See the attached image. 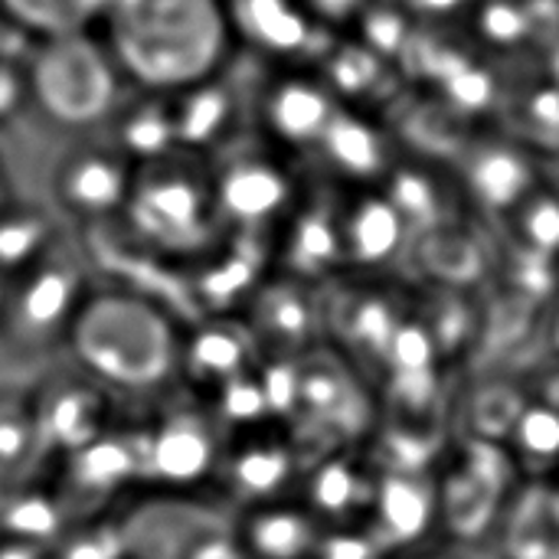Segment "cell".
I'll return each mask as SVG.
<instances>
[{"label": "cell", "mask_w": 559, "mask_h": 559, "mask_svg": "<svg viewBox=\"0 0 559 559\" xmlns=\"http://www.w3.org/2000/svg\"><path fill=\"white\" fill-rule=\"evenodd\" d=\"M183 331L187 324L167 305L95 285L72 324L66 360L128 409H151L183 393Z\"/></svg>", "instance_id": "obj_1"}, {"label": "cell", "mask_w": 559, "mask_h": 559, "mask_svg": "<svg viewBox=\"0 0 559 559\" xmlns=\"http://www.w3.org/2000/svg\"><path fill=\"white\" fill-rule=\"evenodd\" d=\"M233 36L226 0H121L105 43L128 85L174 95L223 75Z\"/></svg>", "instance_id": "obj_2"}, {"label": "cell", "mask_w": 559, "mask_h": 559, "mask_svg": "<svg viewBox=\"0 0 559 559\" xmlns=\"http://www.w3.org/2000/svg\"><path fill=\"white\" fill-rule=\"evenodd\" d=\"M95 285L85 246L72 229L10 275L0 308V383H33L69 357L72 324Z\"/></svg>", "instance_id": "obj_3"}, {"label": "cell", "mask_w": 559, "mask_h": 559, "mask_svg": "<svg viewBox=\"0 0 559 559\" xmlns=\"http://www.w3.org/2000/svg\"><path fill=\"white\" fill-rule=\"evenodd\" d=\"M203 160L190 151H170L134 167L121 223L157 259L200 262L223 233L213 170Z\"/></svg>", "instance_id": "obj_4"}, {"label": "cell", "mask_w": 559, "mask_h": 559, "mask_svg": "<svg viewBox=\"0 0 559 559\" xmlns=\"http://www.w3.org/2000/svg\"><path fill=\"white\" fill-rule=\"evenodd\" d=\"M29 108L62 131H88L124 105V75L105 39L88 29L36 39L26 56Z\"/></svg>", "instance_id": "obj_5"}, {"label": "cell", "mask_w": 559, "mask_h": 559, "mask_svg": "<svg viewBox=\"0 0 559 559\" xmlns=\"http://www.w3.org/2000/svg\"><path fill=\"white\" fill-rule=\"evenodd\" d=\"M141 439V488L151 495L190 498V491L213 485L223 452L226 429L200 400L180 393L160 406L138 409Z\"/></svg>", "instance_id": "obj_6"}, {"label": "cell", "mask_w": 559, "mask_h": 559, "mask_svg": "<svg viewBox=\"0 0 559 559\" xmlns=\"http://www.w3.org/2000/svg\"><path fill=\"white\" fill-rule=\"evenodd\" d=\"M134 160L115 141H88L66 147L49 167L46 203L72 233H85L118 219L131 197Z\"/></svg>", "instance_id": "obj_7"}, {"label": "cell", "mask_w": 559, "mask_h": 559, "mask_svg": "<svg viewBox=\"0 0 559 559\" xmlns=\"http://www.w3.org/2000/svg\"><path fill=\"white\" fill-rule=\"evenodd\" d=\"M33 403L52 459L92 445L95 439L111 432L128 413L124 403H118L105 386H98L69 360L33 380Z\"/></svg>", "instance_id": "obj_8"}, {"label": "cell", "mask_w": 559, "mask_h": 559, "mask_svg": "<svg viewBox=\"0 0 559 559\" xmlns=\"http://www.w3.org/2000/svg\"><path fill=\"white\" fill-rule=\"evenodd\" d=\"M305 465L288 439V432H272V426L229 436L216 481L223 508L229 518L262 508L272 501H285L295 485H301Z\"/></svg>", "instance_id": "obj_9"}, {"label": "cell", "mask_w": 559, "mask_h": 559, "mask_svg": "<svg viewBox=\"0 0 559 559\" xmlns=\"http://www.w3.org/2000/svg\"><path fill=\"white\" fill-rule=\"evenodd\" d=\"M242 324L262 364H295L305 354L324 347L321 295L292 275L262 282L246 301Z\"/></svg>", "instance_id": "obj_10"}, {"label": "cell", "mask_w": 559, "mask_h": 559, "mask_svg": "<svg viewBox=\"0 0 559 559\" xmlns=\"http://www.w3.org/2000/svg\"><path fill=\"white\" fill-rule=\"evenodd\" d=\"M213 170V193L223 226L255 233L269 223H285L295 200V183L278 157L233 154Z\"/></svg>", "instance_id": "obj_11"}, {"label": "cell", "mask_w": 559, "mask_h": 559, "mask_svg": "<svg viewBox=\"0 0 559 559\" xmlns=\"http://www.w3.org/2000/svg\"><path fill=\"white\" fill-rule=\"evenodd\" d=\"M259 350L242 324V318H200L183 331V360L180 383L183 393L206 403L239 377L259 370Z\"/></svg>", "instance_id": "obj_12"}, {"label": "cell", "mask_w": 559, "mask_h": 559, "mask_svg": "<svg viewBox=\"0 0 559 559\" xmlns=\"http://www.w3.org/2000/svg\"><path fill=\"white\" fill-rule=\"evenodd\" d=\"M52 462L36 419L33 383H0V514L43 488Z\"/></svg>", "instance_id": "obj_13"}, {"label": "cell", "mask_w": 559, "mask_h": 559, "mask_svg": "<svg viewBox=\"0 0 559 559\" xmlns=\"http://www.w3.org/2000/svg\"><path fill=\"white\" fill-rule=\"evenodd\" d=\"M367 531L390 557L400 550H416L432 531H442L439 478H432V472H380Z\"/></svg>", "instance_id": "obj_14"}, {"label": "cell", "mask_w": 559, "mask_h": 559, "mask_svg": "<svg viewBox=\"0 0 559 559\" xmlns=\"http://www.w3.org/2000/svg\"><path fill=\"white\" fill-rule=\"evenodd\" d=\"M341 108L344 105L328 88V82L308 72H288L272 79L259 102V115L269 138L278 147L292 151L318 147L334 118L341 115Z\"/></svg>", "instance_id": "obj_15"}, {"label": "cell", "mask_w": 559, "mask_h": 559, "mask_svg": "<svg viewBox=\"0 0 559 559\" xmlns=\"http://www.w3.org/2000/svg\"><path fill=\"white\" fill-rule=\"evenodd\" d=\"M377 465L364 452H334L301 475V504L321 521V527H357L367 524L373 491H377Z\"/></svg>", "instance_id": "obj_16"}, {"label": "cell", "mask_w": 559, "mask_h": 559, "mask_svg": "<svg viewBox=\"0 0 559 559\" xmlns=\"http://www.w3.org/2000/svg\"><path fill=\"white\" fill-rule=\"evenodd\" d=\"M321 311H324V337L334 341L331 350L337 347L344 354H360L357 373L367 364H377L383 370L390 344L396 331L406 324L386 295L364 285L347 288L337 298H321Z\"/></svg>", "instance_id": "obj_17"}, {"label": "cell", "mask_w": 559, "mask_h": 559, "mask_svg": "<svg viewBox=\"0 0 559 559\" xmlns=\"http://www.w3.org/2000/svg\"><path fill=\"white\" fill-rule=\"evenodd\" d=\"M321 534V521L292 498L233 518V537L246 559H311Z\"/></svg>", "instance_id": "obj_18"}, {"label": "cell", "mask_w": 559, "mask_h": 559, "mask_svg": "<svg viewBox=\"0 0 559 559\" xmlns=\"http://www.w3.org/2000/svg\"><path fill=\"white\" fill-rule=\"evenodd\" d=\"M236 36H246L259 52L272 59H298L311 52L318 26L301 0H226Z\"/></svg>", "instance_id": "obj_19"}, {"label": "cell", "mask_w": 559, "mask_h": 559, "mask_svg": "<svg viewBox=\"0 0 559 559\" xmlns=\"http://www.w3.org/2000/svg\"><path fill=\"white\" fill-rule=\"evenodd\" d=\"M409 223L393 206L386 193H360L341 213V236H344V262L357 269H380L396 259L406 242Z\"/></svg>", "instance_id": "obj_20"}, {"label": "cell", "mask_w": 559, "mask_h": 559, "mask_svg": "<svg viewBox=\"0 0 559 559\" xmlns=\"http://www.w3.org/2000/svg\"><path fill=\"white\" fill-rule=\"evenodd\" d=\"M278 259L285 262L282 275L298 282H314L324 272H337L344 265V236L341 213L334 210H301L285 216V229L278 239Z\"/></svg>", "instance_id": "obj_21"}, {"label": "cell", "mask_w": 559, "mask_h": 559, "mask_svg": "<svg viewBox=\"0 0 559 559\" xmlns=\"http://www.w3.org/2000/svg\"><path fill=\"white\" fill-rule=\"evenodd\" d=\"M318 151L328 157L331 170L354 183H377L393 170L386 131H380L367 115H354V108H341Z\"/></svg>", "instance_id": "obj_22"}, {"label": "cell", "mask_w": 559, "mask_h": 559, "mask_svg": "<svg viewBox=\"0 0 559 559\" xmlns=\"http://www.w3.org/2000/svg\"><path fill=\"white\" fill-rule=\"evenodd\" d=\"M527 393L508 380H481L459 403H452V419L459 423V436L472 442L508 445L521 413L527 409Z\"/></svg>", "instance_id": "obj_23"}, {"label": "cell", "mask_w": 559, "mask_h": 559, "mask_svg": "<svg viewBox=\"0 0 559 559\" xmlns=\"http://www.w3.org/2000/svg\"><path fill=\"white\" fill-rule=\"evenodd\" d=\"M462 177L468 190L488 210H514L531 200L534 170L511 144H481L462 157Z\"/></svg>", "instance_id": "obj_24"}, {"label": "cell", "mask_w": 559, "mask_h": 559, "mask_svg": "<svg viewBox=\"0 0 559 559\" xmlns=\"http://www.w3.org/2000/svg\"><path fill=\"white\" fill-rule=\"evenodd\" d=\"M69 226L36 197H16L0 210V272L16 275L33 265Z\"/></svg>", "instance_id": "obj_25"}, {"label": "cell", "mask_w": 559, "mask_h": 559, "mask_svg": "<svg viewBox=\"0 0 559 559\" xmlns=\"http://www.w3.org/2000/svg\"><path fill=\"white\" fill-rule=\"evenodd\" d=\"M383 75L390 79V62L370 49L367 43L350 46H331L324 52V82L337 95V102L347 108V102H364L367 95L383 88Z\"/></svg>", "instance_id": "obj_26"}, {"label": "cell", "mask_w": 559, "mask_h": 559, "mask_svg": "<svg viewBox=\"0 0 559 559\" xmlns=\"http://www.w3.org/2000/svg\"><path fill=\"white\" fill-rule=\"evenodd\" d=\"M518 465V472L527 475H547L554 465H559V413L527 403L521 413L508 445H504Z\"/></svg>", "instance_id": "obj_27"}, {"label": "cell", "mask_w": 559, "mask_h": 559, "mask_svg": "<svg viewBox=\"0 0 559 559\" xmlns=\"http://www.w3.org/2000/svg\"><path fill=\"white\" fill-rule=\"evenodd\" d=\"M49 559H131L118 511L69 524L49 547Z\"/></svg>", "instance_id": "obj_28"}, {"label": "cell", "mask_w": 559, "mask_h": 559, "mask_svg": "<svg viewBox=\"0 0 559 559\" xmlns=\"http://www.w3.org/2000/svg\"><path fill=\"white\" fill-rule=\"evenodd\" d=\"M0 16L13 20L36 39L85 29L79 16V0H0Z\"/></svg>", "instance_id": "obj_29"}, {"label": "cell", "mask_w": 559, "mask_h": 559, "mask_svg": "<svg viewBox=\"0 0 559 559\" xmlns=\"http://www.w3.org/2000/svg\"><path fill=\"white\" fill-rule=\"evenodd\" d=\"M518 219H521V233H524V242L534 249V252H557L559 249V200L550 197H537V200H524L518 206Z\"/></svg>", "instance_id": "obj_30"}, {"label": "cell", "mask_w": 559, "mask_h": 559, "mask_svg": "<svg viewBox=\"0 0 559 559\" xmlns=\"http://www.w3.org/2000/svg\"><path fill=\"white\" fill-rule=\"evenodd\" d=\"M481 33L498 46H514L531 33V20L524 3L518 0H495L481 10Z\"/></svg>", "instance_id": "obj_31"}, {"label": "cell", "mask_w": 559, "mask_h": 559, "mask_svg": "<svg viewBox=\"0 0 559 559\" xmlns=\"http://www.w3.org/2000/svg\"><path fill=\"white\" fill-rule=\"evenodd\" d=\"M29 108L26 66L16 59H0V128Z\"/></svg>", "instance_id": "obj_32"}, {"label": "cell", "mask_w": 559, "mask_h": 559, "mask_svg": "<svg viewBox=\"0 0 559 559\" xmlns=\"http://www.w3.org/2000/svg\"><path fill=\"white\" fill-rule=\"evenodd\" d=\"M373 0H301V7L308 10V16L324 26V29H337V26H350L364 16V10Z\"/></svg>", "instance_id": "obj_33"}, {"label": "cell", "mask_w": 559, "mask_h": 559, "mask_svg": "<svg viewBox=\"0 0 559 559\" xmlns=\"http://www.w3.org/2000/svg\"><path fill=\"white\" fill-rule=\"evenodd\" d=\"M383 3L403 10L406 16H423V20H445L462 7H468V0H383Z\"/></svg>", "instance_id": "obj_34"}, {"label": "cell", "mask_w": 559, "mask_h": 559, "mask_svg": "<svg viewBox=\"0 0 559 559\" xmlns=\"http://www.w3.org/2000/svg\"><path fill=\"white\" fill-rule=\"evenodd\" d=\"M52 544H39V540H26V537H13V534H0V559H49Z\"/></svg>", "instance_id": "obj_35"}, {"label": "cell", "mask_w": 559, "mask_h": 559, "mask_svg": "<svg viewBox=\"0 0 559 559\" xmlns=\"http://www.w3.org/2000/svg\"><path fill=\"white\" fill-rule=\"evenodd\" d=\"M547 347H550L554 357H559V301L554 305L550 318H547Z\"/></svg>", "instance_id": "obj_36"}, {"label": "cell", "mask_w": 559, "mask_h": 559, "mask_svg": "<svg viewBox=\"0 0 559 559\" xmlns=\"http://www.w3.org/2000/svg\"><path fill=\"white\" fill-rule=\"evenodd\" d=\"M550 75H554V85L559 88V36L557 46H554V56H550Z\"/></svg>", "instance_id": "obj_37"}, {"label": "cell", "mask_w": 559, "mask_h": 559, "mask_svg": "<svg viewBox=\"0 0 559 559\" xmlns=\"http://www.w3.org/2000/svg\"><path fill=\"white\" fill-rule=\"evenodd\" d=\"M7 285H10V275L0 272V308H3V298H7Z\"/></svg>", "instance_id": "obj_38"}]
</instances>
